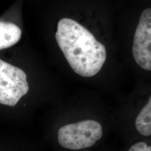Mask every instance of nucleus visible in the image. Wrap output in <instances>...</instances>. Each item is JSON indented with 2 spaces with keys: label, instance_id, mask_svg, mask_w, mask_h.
<instances>
[{
  "label": "nucleus",
  "instance_id": "4",
  "mask_svg": "<svg viewBox=\"0 0 151 151\" xmlns=\"http://www.w3.org/2000/svg\"><path fill=\"white\" fill-rule=\"evenodd\" d=\"M133 55L137 64L151 70V9L143 11L134 37Z\"/></svg>",
  "mask_w": 151,
  "mask_h": 151
},
{
  "label": "nucleus",
  "instance_id": "1",
  "mask_svg": "<svg viewBox=\"0 0 151 151\" xmlns=\"http://www.w3.org/2000/svg\"><path fill=\"white\" fill-rule=\"evenodd\" d=\"M55 38L69 65L78 75L92 77L103 67L106 59L105 46L78 22L62 19L58 23Z\"/></svg>",
  "mask_w": 151,
  "mask_h": 151
},
{
  "label": "nucleus",
  "instance_id": "2",
  "mask_svg": "<svg viewBox=\"0 0 151 151\" xmlns=\"http://www.w3.org/2000/svg\"><path fill=\"white\" fill-rule=\"evenodd\" d=\"M103 128L96 121L87 120L67 124L58 130L60 145L70 150H81L90 147L100 139Z\"/></svg>",
  "mask_w": 151,
  "mask_h": 151
},
{
  "label": "nucleus",
  "instance_id": "3",
  "mask_svg": "<svg viewBox=\"0 0 151 151\" xmlns=\"http://www.w3.org/2000/svg\"><path fill=\"white\" fill-rule=\"evenodd\" d=\"M24 70L0 59V104L15 106L29 91Z\"/></svg>",
  "mask_w": 151,
  "mask_h": 151
},
{
  "label": "nucleus",
  "instance_id": "5",
  "mask_svg": "<svg viewBox=\"0 0 151 151\" xmlns=\"http://www.w3.org/2000/svg\"><path fill=\"white\" fill-rule=\"evenodd\" d=\"M22 34V30L15 24L0 22V50L16 44L20 40Z\"/></svg>",
  "mask_w": 151,
  "mask_h": 151
},
{
  "label": "nucleus",
  "instance_id": "6",
  "mask_svg": "<svg viewBox=\"0 0 151 151\" xmlns=\"http://www.w3.org/2000/svg\"><path fill=\"white\" fill-rule=\"evenodd\" d=\"M135 127L142 135L151 134V98L146 106L143 108L135 120Z\"/></svg>",
  "mask_w": 151,
  "mask_h": 151
},
{
  "label": "nucleus",
  "instance_id": "7",
  "mask_svg": "<svg viewBox=\"0 0 151 151\" xmlns=\"http://www.w3.org/2000/svg\"><path fill=\"white\" fill-rule=\"evenodd\" d=\"M128 151H151V147L145 142H140L134 144Z\"/></svg>",
  "mask_w": 151,
  "mask_h": 151
}]
</instances>
